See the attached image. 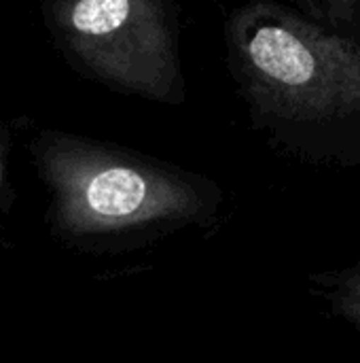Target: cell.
<instances>
[{"label":"cell","mask_w":360,"mask_h":363,"mask_svg":"<svg viewBox=\"0 0 360 363\" xmlns=\"http://www.w3.org/2000/svg\"><path fill=\"white\" fill-rule=\"evenodd\" d=\"M225 55L261 128L306 149L360 147V36L278 0H248L225 21Z\"/></svg>","instance_id":"cell-1"},{"label":"cell","mask_w":360,"mask_h":363,"mask_svg":"<svg viewBox=\"0 0 360 363\" xmlns=\"http://www.w3.org/2000/svg\"><path fill=\"white\" fill-rule=\"evenodd\" d=\"M303 15L352 36H360V0H289Z\"/></svg>","instance_id":"cell-4"},{"label":"cell","mask_w":360,"mask_h":363,"mask_svg":"<svg viewBox=\"0 0 360 363\" xmlns=\"http://www.w3.org/2000/svg\"><path fill=\"white\" fill-rule=\"evenodd\" d=\"M42 17L83 77L151 102L187 100L174 0H45Z\"/></svg>","instance_id":"cell-2"},{"label":"cell","mask_w":360,"mask_h":363,"mask_svg":"<svg viewBox=\"0 0 360 363\" xmlns=\"http://www.w3.org/2000/svg\"><path fill=\"white\" fill-rule=\"evenodd\" d=\"M344 296H346V298H344L346 311L360 321V277L359 279H354V281L348 285V291H346Z\"/></svg>","instance_id":"cell-5"},{"label":"cell","mask_w":360,"mask_h":363,"mask_svg":"<svg viewBox=\"0 0 360 363\" xmlns=\"http://www.w3.org/2000/svg\"><path fill=\"white\" fill-rule=\"evenodd\" d=\"M42 157L81 213L102 225L191 217L204 204L189 177L87 140L51 136Z\"/></svg>","instance_id":"cell-3"}]
</instances>
